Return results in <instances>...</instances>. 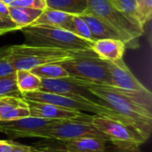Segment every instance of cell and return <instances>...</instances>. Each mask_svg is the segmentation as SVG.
I'll return each instance as SVG.
<instances>
[{
    "instance_id": "obj_27",
    "label": "cell",
    "mask_w": 152,
    "mask_h": 152,
    "mask_svg": "<svg viewBox=\"0 0 152 152\" xmlns=\"http://www.w3.org/2000/svg\"><path fill=\"white\" fill-rule=\"evenodd\" d=\"M9 6H18V7H27L45 10L46 8L45 0H13V2Z\"/></svg>"
},
{
    "instance_id": "obj_21",
    "label": "cell",
    "mask_w": 152,
    "mask_h": 152,
    "mask_svg": "<svg viewBox=\"0 0 152 152\" xmlns=\"http://www.w3.org/2000/svg\"><path fill=\"white\" fill-rule=\"evenodd\" d=\"M41 79H55L69 77V73L61 63H49L34 68L30 70Z\"/></svg>"
},
{
    "instance_id": "obj_22",
    "label": "cell",
    "mask_w": 152,
    "mask_h": 152,
    "mask_svg": "<svg viewBox=\"0 0 152 152\" xmlns=\"http://www.w3.org/2000/svg\"><path fill=\"white\" fill-rule=\"evenodd\" d=\"M6 97H22L16 85L15 73L0 77V99Z\"/></svg>"
},
{
    "instance_id": "obj_29",
    "label": "cell",
    "mask_w": 152,
    "mask_h": 152,
    "mask_svg": "<svg viewBox=\"0 0 152 152\" xmlns=\"http://www.w3.org/2000/svg\"><path fill=\"white\" fill-rule=\"evenodd\" d=\"M20 28L16 23H14L10 17H6L0 14V32L5 34L11 31L20 30Z\"/></svg>"
},
{
    "instance_id": "obj_19",
    "label": "cell",
    "mask_w": 152,
    "mask_h": 152,
    "mask_svg": "<svg viewBox=\"0 0 152 152\" xmlns=\"http://www.w3.org/2000/svg\"><path fill=\"white\" fill-rule=\"evenodd\" d=\"M46 7L79 15L87 9V0H45Z\"/></svg>"
},
{
    "instance_id": "obj_12",
    "label": "cell",
    "mask_w": 152,
    "mask_h": 152,
    "mask_svg": "<svg viewBox=\"0 0 152 152\" xmlns=\"http://www.w3.org/2000/svg\"><path fill=\"white\" fill-rule=\"evenodd\" d=\"M109 67L111 76L110 86L128 92L146 93L150 91L134 77L123 59L109 61Z\"/></svg>"
},
{
    "instance_id": "obj_16",
    "label": "cell",
    "mask_w": 152,
    "mask_h": 152,
    "mask_svg": "<svg viewBox=\"0 0 152 152\" xmlns=\"http://www.w3.org/2000/svg\"><path fill=\"white\" fill-rule=\"evenodd\" d=\"M74 14L64 12L61 11L45 8L43 10L40 16L31 25H44L54 27L68 30L73 33L72 19ZM29 26V25H28Z\"/></svg>"
},
{
    "instance_id": "obj_6",
    "label": "cell",
    "mask_w": 152,
    "mask_h": 152,
    "mask_svg": "<svg viewBox=\"0 0 152 152\" xmlns=\"http://www.w3.org/2000/svg\"><path fill=\"white\" fill-rule=\"evenodd\" d=\"M22 98L25 101H28V102L49 103L64 109L79 110V111H88L93 113L94 115L105 116L109 118L124 120L114 110H112L110 108H109L107 105H105L99 100H93L88 98L76 99L65 95L47 93L43 91H36V92L22 94Z\"/></svg>"
},
{
    "instance_id": "obj_33",
    "label": "cell",
    "mask_w": 152,
    "mask_h": 152,
    "mask_svg": "<svg viewBox=\"0 0 152 152\" xmlns=\"http://www.w3.org/2000/svg\"><path fill=\"white\" fill-rule=\"evenodd\" d=\"M0 14L9 17V6L0 1Z\"/></svg>"
},
{
    "instance_id": "obj_23",
    "label": "cell",
    "mask_w": 152,
    "mask_h": 152,
    "mask_svg": "<svg viewBox=\"0 0 152 152\" xmlns=\"http://www.w3.org/2000/svg\"><path fill=\"white\" fill-rule=\"evenodd\" d=\"M121 10L135 23L144 28V26L141 22L138 5L136 0H118Z\"/></svg>"
},
{
    "instance_id": "obj_20",
    "label": "cell",
    "mask_w": 152,
    "mask_h": 152,
    "mask_svg": "<svg viewBox=\"0 0 152 152\" xmlns=\"http://www.w3.org/2000/svg\"><path fill=\"white\" fill-rule=\"evenodd\" d=\"M15 79L17 87L21 94L36 92L41 88V78L30 70H16Z\"/></svg>"
},
{
    "instance_id": "obj_32",
    "label": "cell",
    "mask_w": 152,
    "mask_h": 152,
    "mask_svg": "<svg viewBox=\"0 0 152 152\" xmlns=\"http://www.w3.org/2000/svg\"><path fill=\"white\" fill-rule=\"evenodd\" d=\"M13 148V141L0 140V152H12Z\"/></svg>"
},
{
    "instance_id": "obj_28",
    "label": "cell",
    "mask_w": 152,
    "mask_h": 152,
    "mask_svg": "<svg viewBox=\"0 0 152 152\" xmlns=\"http://www.w3.org/2000/svg\"><path fill=\"white\" fill-rule=\"evenodd\" d=\"M152 16V0H142L140 7V18L143 26L151 20Z\"/></svg>"
},
{
    "instance_id": "obj_35",
    "label": "cell",
    "mask_w": 152,
    "mask_h": 152,
    "mask_svg": "<svg viewBox=\"0 0 152 152\" xmlns=\"http://www.w3.org/2000/svg\"><path fill=\"white\" fill-rule=\"evenodd\" d=\"M2 35H4V33H2V32H0V36H2Z\"/></svg>"
},
{
    "instance_id": "obj_8",
    "label": "cell",
    "mask_w": 152,
    "mask_h": 152,
    "mask_svg": "<svg viewBox=\"0 0 152 152\" xmlns=\"http://www.w3.org/2000/svg\"><path fill=\"white\" fill-rule=\"evenodd\" d=\"M91 120L92 118L59 120L37 132L33 138L54 140L63 142L87 136L100 137L106 140L104 135L94 126V125L91 123Z\"/></svg>"
},
{
    "instance_id": "obj_25",
    "label": "cell",
    "mask_w": 152,
    "mask_h": 152,
    "mask_svg": "<svg viewBox=\"0 0 152 152\" xmlns=\"http://www.w3.org/2000/svg\"><path fill=\"white\" fill-rule=\"evenodd\" d=\"M72 27H73V33L75 35H77V37H79L81 38H84V39L93 42L90 29H89L87 24L86 23V21L83 20V18L80 15H76V14L73 15Z\"/></svg>"
},
{
    "instance_id": "obj_17",
    "label": "cell",
    "mask_w": 152,
    "mask_h": 152,
    "mask_svg": "<svg viewBox=\"0 0 152 152\" xmlns=\"http://www.w3.org/2000/svg\"><path fill=\"white\" fill-rule=\"evenodd\" d=\"M107 141L103 138L87 136L64 142L68 152H105Z\"/></svg>"
},
{
    "instance_id": "obj_5",
    "label": "cell",
    "mask_w": 152,
    "mask_h": 152,
    "mask_svg": "<svg viewBox=\"0 0 152 152\" xmlns=\"http://www.w3.org/2000/svg\"><path fill=\"white\" fill-rule=\"evenodd\" d=\"M9 50L10 61L15 70H31L45 64L61 63L73 58L77 53L28 44L9 45Z\"/></svg>"
},
{
    "instance_id": "obj_10",
    "label": "cell",
    "mask_w": 152,
    "mask_h": 152,
    "mask_svg": "<svg viewBox=\"0 0 152 152\" xmlns=\"http://www.w3.org/2000/svg\"><path fill=\"white\" fill-rule=\"evenodd\" d=\"M28 107L30 116L50 120H76V119H91L93 115H87L79 110H73L61 108L49 103L28 102Z\"/></svg>"
},
{
    "instance_id": "obj_14",
    "label": "cell",
    "mask_w": 152,
    "mask_h": 152,
    "mask_svg": "<svg viewBox=\"0 0 152 152\" xmlns=\"http://www.w3.org/2000/svg\"><path fill=\"white\" fill-rule=\"evenodd\" d=\"M29 116L28 103L22 97L0 99V121L14 120Z\"/></svg>"
},
{
    "instance_id": "obj_1",
    "label": "cell",
    "mask_w": 152,
    "mask_h": 152,
    "mask_svg": "<svg viewBox=\"0 0 152 152\" xmlns=\"http://www.w3.org/2000/svg\"><path fill=\"white\" fill-rule=\"evenodd\" d=\"M74 80L87 88L97 100L107 105L121 118L135 127L146 139H150L152 132V94L151 91L146 93L128 92L109 85L88 83L78 79Z\"/></svg>"
},
{
    "instance_id": "obj_18",
    "label": "cell",
    "mask_w": 152,
    "mask_h": 152,
    "mask_svg": "<svg viewBox=\"0 0 152 152\" xmlns=\"http://www.w3.org/2000/svg\"><path fill=\"white\" fill-rule=\"evenodd\" d=\"M43 10L40 9L9 6V17L20 28L31 25L40 16Z\"/></svg>"
},
{
    "instance_id": "obj_7",
    "label": "cell",
    "mask_w": 152,
    "mask_h": 152,
    "mask_svg": "<svg viewBox=\"0 0 152 152\" xmlns=\"http://www.w3.org/2000/svg\"><path fill=\"white\" fill-rule=\"evenodd\" d=\"M91 123L114 146H141L148 141L135 127L121 119L93 115Z\"/></svg>"
},
{
    "instance_id": "obj_30",
    "label": "cell",
    "mask_w": 152,
    "mask_h": 152,
    "mask_svg": "<svg viewBox=\"0 0 152 152\" xmlns=\"http://www.w3.org/2000/svg\"><path fill=\"white\" fill-rule=\"evenodd\" d=\"M12 152H34L33 147L30 145H24L21 143H18L13 142V148Z\"/></svg>"
},
{
    "instance_id": "obj_2",
    "label": "cell",
    "mask_w": 152,
    "mask_h": 152,
    "mask_svg": "<svg viewBox=\"0 0 152 152\" xmlns=\"http://www.w3.org/2000/svg\"><path fill=\"white\" fill-rule=\"evenodd\" d=\"M28 45L78 52L93 50V42L81 38L68 30L44 26L29 25L20 29Z\"/></svg>"
},
{
    "instance_id": "obj_24",
    "label": "cell",
    "mask_w": 152,
    "mask_h": 152,
    "mask_svg": "<svg viewBox=\"0 0 152 152\" xmlns=\"http://www.w3.org/2000/svg\"><path fill=\"white\" fill-rule=\"evenodd\" d=\"M50 141V142L43 141L31 145L34 152H68L63 142H58L54 140Z\"/></svg>"
},
{
    "instance_id": "obj_34",
    "label": "cell",
    "mask_w": 152,
    "mask_h": 152,
    "mask_svg": "<svg viewBox=\"0 0 152 152\" xmlns=\"http://www.w3.org/2000/svg\"><path fill=\"white\" fill-rule=\"evenodd\" d=\"M0 1H2L3 3H4V4H5L6 5H8V6L13 2V0H0Z\"/></svg>"
},
{
    "instance_id": "obj_26",
    "label": "cell",
    "mask_w": 152,
    "mask_h": 152,
    "mask_svg": "<svg viewBox=\"0 0 152 152\" xmlns=\"http://www.w3.org/2000/svg\"><path fill=\"white\" fill-rule=\"evenodd\" d=\"M15 69L10 61L9 46L0 48V77L9 76L15 73Z\"/></svg>"
},
{
    "instance_id": "obj_3",
    "label": "cell",
    "mask_w": 152,
    "mask_h": 152,
    "mask_svg": "<svg viewBox=\"0 0 152 152\" xmlns=\"http://www.w3.org/2000/svg\"><path fill=\"white\" fill-rule=\"evenodd\" d=\"M85 12L91 13L118 30L126 39V48H137V39L144 28L132 20L120 8L118 0H87Z\"/></svg>"
},
{
    "instance_id": "obj_11",
    "label": "cell",
    "mask_w": 152,
    "mask_h": 152,
    "mask_svg": "<svg viewBox=\"0 0 152 152\" xmlns=\"http://www.w3.org/2000/svg\"><path fill=\"white\" fill-rule=\"evenodd\" d=\"M38 91L53 93L76 99H96L88 91L87 88L77 83L74 79L70 78L69 77L55 79H41V88Z\"/></svg>"
},
{
    "instance_id": "obj_4",
    "label": "cell",
    "mask_w": 152,
    "mask_h": 152,
    "mask_svg": "<svg viewBox=\"0 0 152 152\" xmlns=\"http://www.w3.org/2000/svg\"><path fill=\"white\" fill-rule=\"evenodd\" d=\"M61 65L74 79L100 85H111L109 61L101 59L93 50L79 51Z\"/></svg>"
},
{
    "instance_id": "obj_9",
    "label": "cell",
    "mask_w": 152,
    "mask_h": 152,
    "mask_svg": "<svg viewBox=\"0 0 152 152\" xmlns=\"http://www.w3.org/2000/svg\"><path fill=\"white\" fill-rule=\"evenodd\" d=\"M59 120L44 119L37 117H27L14 120L0 121V133L11 139L33 137L43 128Z\"/></svg>"
},
{
    "instance_id": "obj_13",
    "label": "cell",
    "mask_w": 152,
    "mask_h": 152,
    "mask_svg": "<svg viewBox=\"0 0 152 152\" xmlns=\"http://www.w3.org/2000/svg\"><path fill=\"white\" fill-rule=\"evenodd\" d=\"M79 15L83 18L89 28L93 42L101 39H119L122 40L126 45L125 37L118 30L113 28L101 19L88 12H84Z\"/></svg>"
},
{
    "instance_id": "obj_15",
    "label": "cell",
    "mask_w": 152,
    "mask_h": 152,
    "mask_svg": "<svg viewBox=\"0 0 152 152\" xmlns=\"http://www.w3.org/2000/svg\"><path fill=\"white\" fill-rule=\"evenodd\" d=\"M92 49L101 59L115 61L123 59L126 45L119 39H101L93 42Z\"/></svg>"
},
{
    "instance_id": "obj_31",
    "label": "cell",
    "mask_w": 152,
    "mask_h": 152,
    "mask_svg": "<svg viewBox=\"0 0 152 152\" xmlns=\"http://www.w3.org/2000/svg\"><path fill=\"white\" fill-rule=\"evenodd\" d=\"M112 152H142L140 146H114V151Z\"/></svg>"
}]
</instances>
